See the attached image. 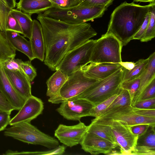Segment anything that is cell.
Segmentation results:
<instances>
[{
    "mask_svg": "<svg viewBox=\"0 0 155 155\" xmlns=\"http://www.w3.org/2000/svg\"><path fill=\"white\" fill-rule=\"evenodd\" d=\"M37 18L41 26L45 44L44 63L53 71L67 53L97 35L89 23H69L41 13Z\"/></svg>",
    "mask_w": 155,
    "mask_h": 155,
    "instance_id": "obj_1",
    "label": "cell"
},
{
    "mask_svg": "<svg viewBox=\"0 0 155 155\" xmlns=\"http://www.w3.org/2000/svg\"><path fill=\"white\" fill-rule=\"evenodd\" d=\"M149 5L142 6L127 2L117 7L111 14L107 34H111L126 45L140 28L148 13Z\"/></svg>",
    "mask_w": 155,
    "mask_h": 155,
    "instance_id": "obj_2",
    "label": "cell"
},
{
    "mask_svg": "<svg viewBox=\"0 0 155 155\" xmlns=\"http://www.w3.org/2000/svg\"><path fill=\"white\" fill-rule=\"evenodd\" d=\"M107 7L106 6H77L64 9L54 6L41 14L44 16L65 22L80 24L102 17Z\"/></svg>",
    "mask_w": 155,
    "mask_h": 155,
    "instance_id": "obj_3",
    "label": "cell"
},
{
    "mask_svg": "<svg viewBox=\"0 0 155 155\" xmlns=\"http://www.w3.org/2000/svg\"><path fill=\"white\" fill-rule=\"evenodd\" d=\"M124 71V68L122 67L107 78L98 80L83 93L70 99L82 98L88 101L94 106H96L118 93L121 88Z\"/></svg>",
    "mask_w": 155,
    "mask_h": 155,
    "instance_id": "obj_4",
    "label": "cell"
},
{
    "mask_svg": "<svg viewBox=\"0 0 155 155\" xmlns=\"http://www.w3.org/2000/svg\"><path fill=\"white\" fill-rule=\"evenodd\" d=\"M4 130L5 136L28 144L40 145L51 149L59 145L57 139L41 132L30 122L18 123Z\"/></svg>",
    "mask_w": 155,
    "mask_h": 155,
    "instance_id": "obj_5",
    "label": "cell"
},
{
    "mask_svg": "<svg viewBox=\"0 0 155 155\" xmlns=\"http://www.w3.org/2000/svg\"><path fill=\"white\" fill-rule=\"evenodd\" d=\"M122 47L120 41L115 36L111 34L105 33L96 40L90 62L119 64L122 61Z\"/></svg>",
    "mask_w": 155,
    "mask_h": 155,
    "instance_id": "obj_6",
    "label": "cell"
},
{
    "mask_svg": "<svg viewBox=\"0 0 155 155\" xmlns=\"http://www.w3.org/2000/svg\"><path fill=\"white\" fill-rule=\"evenodd\" d=\"M98 80L86 77L80 69L68 76L58 95L49 98L48 101L52 104H59L71 99L83 93Z\"/></svg>",
    "mask_w": 155,
    "mask_h": 155,
    "instance_id": "obj_7",
    "label": "cell"
},
{
    "mask_svg": "<svg viewBox=\"0 0 155 155\" xmlns=\"http://www.w3.org/2000/svg\"><path fill=\"white\" fill-rule=\"evenodd\" d=\"M96 40L90 39L67 53L57 67L68 76L90 62Z\"/></svg>",
    "mask_w": 155,
    "mask_h": 155,
    "instance_id": "obj_8",
    "label": "cell"
},
{
    "mask_svg": "<svg viewBox=\"0 0 155 155\" xmlns=\"http://www.w3.org/2000/svg\"><path fill=\"white\" fill-rule=\"evenodd\" d=\"M91 122L109 126L119 147L120 155H132L138 137L132 132L130 126L118 120H107L95 118Z\"/></svg>",
    "mask_w": 155,
    "mask_h": 155,
    "instance_id": "obj_9",
    "label": "cell"
},
{
    "mask_svg": "<svg viewBox=\"0 0 155 155\" xmlns=\"http://www.w3.org/2000/svg\"><path fill=\"white\" fill-rule=\"evenodd\" d=\"M98 119L118 120L130 126L147 124L155 127V118L146 117L137 114L131 105L112 108L104 111L97 117Z\"/></svg>",
    "mask_w": 155,
    "mask_h": 155,
    "instance_id": "obj_10",
    "label": "cell"
},
{
    "mask_svg": "<svg viewBox=\"0 0 155 155\" xmlns=\"http://www.w3.org/2000/svg\"><path fill=\"white\" fill-rule=\"evenodd\" d=\"M94 105L82 98L70 99L61 103L57 111L64 118L80 121L83 117L89 116V112Z\"/></svg>",
    "mask_w": 155,
    "mask_h": 155,
    "instance_id": "obj_11",
    "label": "cell"
},
{
    "mask_svg": "<svg viewBox=\"0 0 155 155\" xmlns=\"http://www.w3.org/2000/svg\"><path fill=\"white\" fill-rule=\"evenodd\" d=\"M87 128V126L80 121L74 125L60 124L55 130L54 135L61 143L67 147H72L80 143Z\"/></svg>",
    "mask_w": 155,
    "mask_h": 155,
    "instance_id": "obj_12",
    "label": "cell"
},
{
    "mask_svg": "<svg viewBox=\"0 0 155 155\" xmlns=\"http://www.w3.org/2000/svg\"><path fill=\"white\" fill-rule=\"evenodd\" d=\"M44 109V104L40 98L31 95L25 101L18 113L11 119V126L23 122H30L41 114Z\"/></svg>",
    "mask_w": 155,
    "mask_h": 155,
    "instance_id": "obj_13",
    "label": "cell"
},
{
    "mask_svg": "<svg viewBox=\"0 0 155 155\" xmlns=\"http://www.w3.org/2000/svg\"><path fill=\"white\" fill-rule=\"evenodd\" d=\"M81 149L92 155H109L118 145L87 132L80 143Z\"/></svg>",
    "mask_w": 155,
    "mask_h": 155,
    "instance_id": "obj_14",
    "label": "cell"
},
{
    "mask_svg": "<svg viewBox=\"0 0 155 155\" xmlns=\"http://www.w3.org/2000/svg\"><path fill=\"white\" fill-rule=\"evenodd\" d=\"M122 67L120 64L96 63L91 62L80 69L86 77L101 80L107 78Z\"/></svg>",
    "mask_w": 155,
    "mask_h": 155,
    "instance_id": "obj_15",
    "label": "cell"
},
{
    "mask_svg": "<svg viewBox=\"0 0 155 155\" xmlns=\"http://www.w3.org/2000/svg\"><path fill=\"white\" fill-rule=\"evenodd\" d=\"M4 69L13 87L25 101L32 95L31 81L23 71Z\"/></svg>",
    "mask_w": 155,
    "mask_h": 155,
    "instance_id": "obj_16",
    "label": "cell"
},
{
    "mask_svg": "<svg viewBox=\"0 0 155 155\" xmlns=\"http://www.w3.org/2000/svg\"><path fill=\"white\" fill-rule=\"evenodd\" d=\"M0 91L10 104L19 110L25 100L16 91L8 80L2 63H0Z\"/></svg>",
    "mask_w": 155,
    "mask_h": 155,
    "instance_id": "obj_17",
    "label": "cell"
},
{
    "mask_svg": "<svg viewBox=\"0 0 155 155\" xmlns=\"http://www.w3.org/2000/svg\"><path fill=\"white\" fill-rule=\"evenodd\" d=\"M155 127L150 126L144 134L138 137L132 155H155Z\"/></svg>",
    "mask_w": 155,
    "mask_h": 155,
    "instance_id": "obj_18",
    "label": "cell"
},
{
    "mask_svg": "<svg viewBox=\"0 0 155 155\" xmlns=\"http://www.w3.org/2000/svg\"><path fill=\"white\" fill-rule=\"evenodd\" d=\"M29 41L35 58L44 61L45 50L42 28L40 22L35 19L33 20L32 33Z\"/></svg>",
    "mask_w": 155,
    "mask_h": 155,
    "instance_id": "obj_19",
    "label": "cell"
},
{
    "mask_svg": "<svg viewBox=\"0 0 155 155\" xmlns=\"http://www.w3.org/2000/svg\"><path fill=\"white\" fill-rule=\"evenodd\" d=\"M5 35L11 46L25 54L31 61L35 59L30 41L27 40L24 36L12 31H5Z\"/></svg>",
    "mask_w": 155,
    "mask_h": 155,
    "instance_id": "obj_20",
    "label": "cell"
},
{
    "mask_svg": "<svg viewBox=\"0 0 155 155\" xmlns=\"http://www.w3.org/2000/svg\"><path fill=\"white\" fill-rule=\"evenodd\" d=\"M148 58V63L140 77V86L131 102V105L132 107L138 101L146 87L155 78V52L152 53Z\"/></svg>",
    "mask_w": 155,
    "mask_h": 155,
    "instance_id": "obj_21",
    "label": "cell"
},
{
    "mask_svg": "<svg viewBox=\"0 0 155 155\" xmlns=\"http://www.w3.org/2000/svg\"><path fill=\"white\" fill-rule=\"evenodd\" d=\"M54 6L53 4L48 0H19L16 7L17 9L31 15L35 13H41Z\"/></svg>",
    "mask_w": 155,
    "mask_h": 155,
    "instance_id": "obj_22",
    "label": "cell"
},
{
    "mask_svg": "<svg viewBox=\"0 0 155 155\" xmlns=\"http://www.w3.org/2000/svg\"><path fill=\"white\" fill-rule=\"evenodd\" d=\"M56 71L46 82V95L49 98L57 96L61 89L67 80L68 76L59 70Z\"/></svg>",
    "mask_w": 155,
    "mask_h": 155,
    "instance_id": "obj_23",
    "label": "cell"
},
{
    "mask_svg": "<svg viewBox=\"0 0 155 155\" xmlns=\"http://www.w3.org/2000/svg\"><path fill=\"white\" fill-rule=\"evenodd\" d=\"M10 14L18 21L22 29L23 36L30 39L33 25L31 15L14 8L11 9Z\"/></svg>",
    "mask_w": 155,
    "mask_h": 155,
    "instance_id": "obj_24",
    "label": "cell"
},
{
    "mask_svg": "<svg viewBox=\"0 0 155 155\" xmlns=\"http://www.w3.org/2000/svg\"><path fill=\"white\" fill-rule=\"evenodd\" d=\"M87 126V132L96 135L118 145L111 127L108 125L91 122Z\"/></svg>",
    "mask_w": 155,
    "mask_h": 155,
    "instance_id": "obj_25",
    "label": "cell"
},
{
    "mask_svg": "<svg viewBox=\"0 0 155 155\" xmlns=\"http://www.w3.org/2000/svg\"><path fill=\"white\" fill-rule=\"evenodd\" d=\"M148 13L149 20L146 30L140 40L141 42H147L155 37V1L149 4Z\"/></svg>",
    "mask_w": 155,
    "mask_h": 155,
    "instance_id": "obj_26",
    "label": "cell"
},
{
    "mask_svg": "<svg viewBox=\"0 0 155 155\" xmlns=\"http://www.w3.org/2000/svg\"><path fill=\"white\" fill-rule=\"evenodd\" d=\"M149 59H140L135 63L134 67L130 70L124 68L122 81H127L140 77L148 62Z\"/></svg>",
    "mask_w": 155,
    "mask_h": 155,
    "instance_id": "obj_27",
    "label": "cell"
},
{
    "mask_svg": "<svg viewBox=\"0 0 155 155\" xmlns=\"http://www.w3.org/2000/svg\"><path fill=\"white\" fill-rule=\"evenodd\" d=\"M16 51L8 42L4 32L0 30V63L15 58Z\"/></svg>",
    "mask_w": 155,
    "mask_h": 155,
    "instance_id": "obj_28",
    "label": "cell"
},
{
    "mask_svg": "<svg viewBox=\"0 0 155 155\" xmlns=\"http://www.w3.org/2000/svg\"><path fill=\"white\" fill-rule=\"evenodd\" d=\"M131 101L128 91L121 87L116 99L105 111L112 108L131 105Z\"/></svg>",
    "mask_w": 155,
    "mask_h": 155,
    "instance_id": "obj_29",
    "label": "cell"
},
{
    "mask_svg": "<svg viewBox=\"0 0 155 155\" xmlns=\"http://www.w3.org/2000/svg\"><path fill=\"white\" fill-rule=\"evenodd\" d=\"M118 94L108 98L93 107L89 112V116L95 118L98 117L110 105L117 96Z\"/></svg>",
    "mask_w": 155,
    "mask_h": 155,
    "instance_id": "obj_30",
    "label": "cell"
},
{
    "mask_svg": "<svg viewBox=\"0 0 155 155\" xmlns=\"http://www.w3.org/2000/svg\"><path fill=\"white\" fill-rule=\"evenodd\" d=\"M140 77L127 81H122L121 87L127 90L129 94L131 102L138 91L140 84Z\"/></svg>",
    "mask_w": 155,
    "mask_h": 155,
    "instance_id": "obj_31",
    "label": "cell"
},
{
    "mask_svg": "<svg viewBox=\"0 0 155 155\" xmlns=\"http://www.w3.org/2000/svg\"><path fill=\"white\" fill-rule=\"evenodd\" d=\"M53 3L54 6L61 9H68L76 7L83 0H48Z\"/></svg>",
    "mask_w": 155,
    "mask_h": 155,
    "instance_id": "obj_32",
    "label": "cell"
},
{
    "mask_svg": "<svg viewBox=\"0 0 155 155\" xmlns=\"http://www.w3.org/2000/svg\"><path fill=\"white\" fill-rule=\"evenodd\" d=\"M20 66L31 82L33 81L37 76V72L36 69L32 65L31 61H22L21 63Z\"/></svg>",
    "mask_w": 155,
    "mask_h": 155,
    "instance_id": "obj_33",
    "label": "cell"
},
{
    "mask_svg": "<svg viewBox=\"0 0 155 155\" xmlns=\"http://www.w3.org/2000/svg\"><path fill=\"white\" fill-rule=\"evenodd\" d=\"M22 61L21 59H15V57L9 59L2 64L4 69L12 71H23L20 66Z\"/></svg>",
    "mask_w": 155,
    "mask_h": 155,
    "instance_id": "obj_34",
    "label": "cell"
},
{
    "mask_svg": "<svg viewBox=\"0 0 155 155\" xmlns=\"http://www.w3.org/2000/svg\"><path fill=\"white\" fill-rule=\"evenodd\" d=\"M64 145H59L57 147L49 150L44 151H26V155H62L65 151Z\"/></svg>",
    "mask_w": 155,
    "mask_h": 155,
    "instance_id": "obj_35",
    "label": "cell"
},
{
    "mask_svg": "<svg viewBox=\"0 0 155 155\" xmlns=\"http://www.w3.org/2000/svg\"><path fill=\"white\" fill-rule=\"evenodd\" d=\"M153 98H155V78L144 90L138 101Z\"/></svg>",
    "mask_w": 155,
    "mask_h": 155,
    "instance_id": "obj_36",
    "label": "cell"
},
{
    "mask_svg": "<svg viewBox=\"0 0 155 155\" xmlns=\"http://www.w3.org/2000/svg\"><path fill=\"white\" fill-rule=\"evenodd\" d=\"M114 0H83L78 6L92 7L97 6H106L108 7Z\"/></svg>",
    "mask_w": 155,
    "mask_h": 155,
    "instance_id": "obj_37",
    "label": "cell"
},
{
    "mask_svg": "<svg viewBox=\"0 0 155 155\" xmlns=\"http://www.w3.org/2000/svg\"><path fill=\"white\" fill-rule=\"evenodd\" d=\"M5 31H11L23 35V31L18 21L10 14L8 16Z\"/></svg>",
    "mask_w": 155,
    "mask_h": 155,
    "instance_id": "obj_38",
    "label": "cell"
},
{
    "mask_svg": "<svg viewBox=\"0 0 155 155\" xmlns=\"http://www.w3.org/2000/svg\"><path fill=\"white\" fill-rule=\"evenodd\" d=\"M15 110H16L15 108L0 91V110L7 112L10 114L12 111Z\"/></svg>",
    "mask_w": 155,
    "mask_h": 155,
    "instance_id": "obj_39",
    "label": "cell"
},
{
    "mask_svg": "<svg viewBox=\"0 0 155 155\" xmlns=\"http://www.w3.org/2000/svg\"><path fill=\"white\" fill-rule=\"evenodd\" d=\"M133 107L141 109H155V98L138 101Z\"/></svg>",
    "mask_w": 155,
    "mask_h": 155,
    "instance_id": "obj_40",
    "label": "cell"
},
{
    "mask_svg": "<svg viewBox=\"0 0 155 155\" xmlns=\"http://www.w3.org/2000/svg\"><path fill=\"white\" fill-rule=\"evenodd\" d=\"M10 114L0 110V132L4 130L9 124L11 120Z\"/></svg>",
    "mask_w": 155,
    "mask_h": 155,
    "instance_id": "obj_41",
    "label": "cell"
},
{
    "mask_svg": "<svg viewBox=\"0 0 155 155\" xmlns=\"http://www.w3.org/2000/svg\"><path fill=\"white\" fill-rule=\"evenodd\" d=\"M150 126L147 124H141L131 126L130 128L133 133L139 137L144 134Z\"/></svg>",
    "mask_w": 155,
    "mask_h": 155,
    "instance_id": "obj_42",
    "label": "cell"
},
{
    "mask_svg": "<svg viewBox=\"0 0 155 155\" xmlns=\"http://www.w3.org/2000/svg\"><path fill=\"white\" fill-rule=\"evenodd\" d=\"M149 20L148 13L140 28L133 38V39L140 40L144 35L147 28Z\"/></svg>",
    "mask_w": 155,
    "mask_h": 155,
    "instance_id": "obj_43",
    "label": "cell"
},
{
    "mask_svg": "<svg viewBox=\"0 0 155 155\" xmlns=\"http://www.w3.org/2000/svg\"><path fill=\"white\" fill-rule=\"evenodd\" d=\"M134 111L140 115L155 118V109H141L133 107Z\"/></svg>",
    "mask_w": 155,
    "mask_h": 155,
    "instance_id": "obj_44",
    "label": "cell"
},
{
    "mask_svg": "<svg viewBox=\"0 0 155 155\" xmlns=\"http://www.w3.org/2000/svg\"><path fill=\"white\" fill-rule=\"evenodd\" d=\"M11 9L5 5L3 0H0V10L3 17L4 24L5 26H6L8 16Z\"/></svg>",
    "mask_w": 155,
    "mask_h": 155,
    "instance_id": "obj_45",
    "label": "cell"
},
{
    "mask_svg": "<svg viewBox=\"0 0 155 155\" xmlns=\"http://www.w3.org/2000/svg\"><path fill=\"white\" fill-rule=\"evenodd\" d=\"M125 69L130 70L133 68L135 65V63L132 62H122L119 63Z\"/></svg>",
    "mask_w": 155,
    "mask_h": 155,
    "instance_id": "obj_46",
    "label": "cell"
},
{
    "mask_svg": "<svg viewBox=\"0 0 155 155\" xmlns=\"http://www.w3.org/2000/svg\"><path fill=\"white\" fill-rule=\"evenodd\" d=\"M5 5L8 8L12 9L16 6V0H3Z\"/></svg>",
    "mask_w": 155,
    "mask_h": 155,
    "instance_id": "obj_47",
    "label": "cell"
},
{
    "mask_svg": "<svg viewBox=\"0 0 155 155\" xmlns=\"http://www.w3.org/2000/svg\"><path fill=\"white\" fill-rule=\"evenodd\" d=\"M0 30L2 32H5L6 28L4 25L3 17L0 10Z\"/></svg>",
    "mask_w": 155,
    "mask_h": 155,
    "instance_id": "obj_48",
    "label": "cell"
},
{
    "mask_svg": "<svg viewBox=\"0 0 155 155\" xmlns=\"http://www.w3.org/2000/svg\"><path fill=\"white\" fill-rule=\"evenodd\" d=\"M134 1L138 2H152L155 1V0H133Z\"/></svg>",
    "mask_w": 155,
    "mask_h": 155,
    "instance_id": "obj_49",
    "label": "cell"
},
{
    "mask_svg": "<svg viewBox=\"0 0 155 155\" xmlns=\"http://www.w3.org/2000/svg\"><path fill=\"white\" fill-rule=\"evenodd\" d=\"M35 0L38 1H44L45 0Z\"/></svg>",
    "mask_w": 155,
    "mask_h": 155,
    "instance_id": "obj_50",
    "label": "cell"
}]
</instances>
